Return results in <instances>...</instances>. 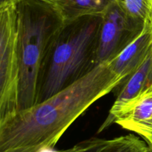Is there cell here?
I'll return each mask as SVG.
<instances>
[{
  "mask_svg": "<svg viewBox=\"0 0 152 152\" xmlns=\"http://www.w3.org/2000/svg\"><path fill=\"white\" fill-rule=\"evenodd\" d=\"M123 83L108 63L45 101L19 110L0 127V152L16 148H53L94 103Z\"/></svg>",
  "mask_w": 152,
  "mask_h": 152,
  "instance_id": "1",
  "label": "cell"
},
{
  "mask_svg": "<svg viewBox=\"0 0 152 152\" xmlns=\"http://www.w3.org/2000/svg\"><path fill=\"white\" fill-rule=\"evenodd\" d=\"M100 23L99 15L65 21L42 64L35 104L73 84L96 66Z\"/></svg>",
  "mask_w": 152,
  "mask_h": 152,
  "instance_id": "2",
  "label": "cell"
},
{
  "mask_svg": "<svg viewBox=\"0 0 152 152\" xmlns=\"http://www.w3.org/2000/svg\"><path fill=\"white\" fill-rule=\"evenodd\" d=\"M16 8L19 111L35 104L42 64L65 20L56 5L43 0H19Z\"/></svg>",
  "mask_w": 152,
  "mask_h": 152,
  "instance_id": "3",
  "label": "cell"
},
{
  "mask_svg": "<svg viewBox=\"0 0 152 152\" xmlns=\"http://www.w3.org/2000/svg\"><path fill=\"white\" fill-rule=\"evenodd\" d=\"M16 3L0 8V127L18 110L19 69Z\"/></svg>",
  "mask_w": 152,
  "mask_h": 152,
  "instance_id": "4",
  "label": "cell"
},
{
  "mask_svg": "<svg viewBox=\"0 0 152 152\" xmlns=\"http://www.w3.org/2000/svg\"><path fill=\"white\" fill-rule=\"evenodd\" d=\"M144 25L128 13L122 0L113 2L101 15L96 66L115 58L140 34Z\"/></svg>",
  "mask_w": 152,
  "mask_h": 152,
  "instance_id": "5",
  "label": "cell"
},
{
  "mask_svg": "<svg viewBox=\"0 0 152 152\" xmlns=\"http://www.w3.org/2000/svg\"><path fill=\"white\" fill-rule=\"evenodd\" d=\"M151 84L152 52L142 64L119 86L120 89L117 98L110 109L108 116L99 128L98 133L102 132L114 124V120L120 111Z\"/></svg>",
  "mask_w": 152,
  "mask_h": 152,
  "instance_id": "6",
  "label": "cell"
},
{
  "mask_svg": "<svg viewBox=\"0 0 152 152\" xmlns=\"http://www.w3.org/2000/svg\"><path fill=\"white\" fill-rule=\"evenodd\" d=\"M114 123L143 139L151 135L152 84L120 111Z\"/></svg>",
  "mask_w": 152,
  "mask_h": 152,
  "instance_id": "7",
  "label": "cell"
},
{
  "mask_svg": "<svg viewBox=\"0 0 152 152\" xmlns=\"http://www.w3.org/2000/svg\"><path fill=\"white\" fill-rule=\"evenodd\" d=\"M151 52L152 25L145 23L140 34L108 63L113 72L122 79L123 83Z\"/></svg>",
  "mask_w": 152,
  "mask_h": 152,
  "instance_id": "8",
  "label": "cell"
},
{
  "mask_svg": "<svg viewBox=\"0 0 152 152\" xmlns=\"http://www.w3.org/2000/svg\"><path fill=\"white\" fill-rule=\"evenodd\" d=\"M116 0H69L59 10L64 20L90 15H101Z\"/></svg>",
  "mask_w": 152,
  "mask_h": 152,
  "instance_id": "9",
  "label": "cell"
},
{
  "mask_svg": "<svg viewBox=\"0 0 152 152\" xmlns=\"http://www.w3.org/2000/svg\"><path fill=\"white\" fill-rule=\"evenodd\" d=\"M99 152H152L146 142L134 134L107 139Z\"/></svg>",
  "mask_w": 152,
  "mask_h": 152,
  "instance_id": "10",
  "label": "cell"
},
{
  "mask_svg": "<svg viewBox=\"0 0 152 152\" xmlns=\"http://www.w3.org/2000/svg\"><path fill=\"white\" fill-rule=\"evenodd\" d=\"M128 13L142 23L152 24V8L148 0H122Z\"/></svg>",
  "mask_w": 152,
  "mask_h": 152,
  "instance_id": "11",
  "label": "cell"
},
{
  "mask_svg": "<svg viewBox=\"0 0 152 152\" xmlns=\"http://www.w3.org/2000/svg\"><path fill=\"white\" fill-rule=\"evenodd\" d=\"M42 150L43 149L39 148H16L2 152H42Z\"/></svg>",
  "mask_w": 152,
  "mask_h": 152,
  "instance_id": "12",
  "label": "cell"
},
{
  "mask_svg": "<svg viewBox=\"0 0 152 152\" xmlns=\"http://www.w3.org/2000/svg\"><path fill=\"white\" fill-rule=\"evenodd\" d=\"M43 1H48V2H50L51 4H53L54 5H56L58 8L61 7L62 6H63L67 1H68L69 0H43Z\"/></svg>",
  "mask_w": 152,
  "mask_h": 152,
  "instance_id": "13",
  "label": "cell"
},
{
  "mask_svg": "<svg viewBox=\"0 0 152 152\" xmlns=\"http://www.w3.org/2000/svg\"><path fill=\"white\" fill-rule=\"evenodd\" d=\"M19 0H0V8L3 7H5V6L9 5V4H13V3H16Z\"/></svg>",
  "mask_w": 152,
  "mask_h": 152,
  "instance_id": "14",
  "label": "cell"
},
{
  "mask_svg": "<svg viewBox=\"0 0 152 152\" xmlns=\"http://www.w3.org/2000/svg\"><path fill=\"white\" fill-rule=\"evenodd\" d=\"M144 140L146 142V143L148 145V146H149L150 148H151V150L152 151V134L151 136H149V137H146L145 139H144Z\"/></svg>",
  "mask_w": 152,
  "mask_h": 152,
  "instance_id": "15",
  "label": "cell"
},
{
  "mask_svg": "<svg viewBox=\"0 0 152 152\" xmlns=\"http://www.w3.org/2000/svg\"><path fill=\"white\" fill-rule=\"evenodd\" d=\"M148 2H149L150 5H151V8H152V0H148Z\"/></svg>",
  "mask_w": 152,
  "mask_h": 152,
  "instance_id": "16",
  "label": "cell"
}]
</instances>
